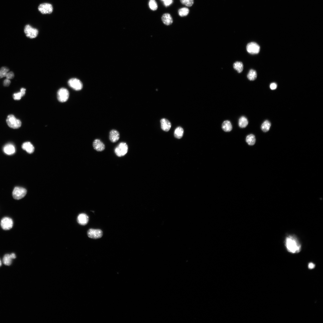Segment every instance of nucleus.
<instances>
[{"mask_svg":"<svg viewBox=\"0 0 323 323\" xmlns=\"http://www.w3.org/2000/svg\"><path fill=\"white\" fill-rule=\"evenodd\" d=\"M11 84V81L9 79H6L4 81V86H9Z\"/></svg>","mask_w":323,"mask_h":323,"instance_id":"35","label":"nucleus"},{"mask_svg":"<svg viewBox=\"0 0 323 323\" xmlns=\"http://www.w3.org/2000/svg\"><path fill=\"white\" fill-rule=\"evenodd\" d=\"M77 221L80 225H85L87 224L89 221V217L86 214L82 213L78 217Z\"/></svg>","mask_w":323,"mask_h":323,"instance_id":"14","label":"nucleus"},{"mask_svg":"<svg viewBox=\"0 0 323 323\" xmlns=\"http://www.w3.org/2000/svg\"><path fill=\"white\" fill-rule=\"evenodd\" d=\"M315 266V264L312 263H309L308 265V268L310 270L314 268Z\"/></svg>","mask_w":323,"mask_h":323,"instance_id":"36","label":"nucleus"},{"mask_svg":"<svg viewBox=\"0 0 323 323\" xmlns=\"http://www.w3.org/2000/svg\"><path fill=\"white\" fill-rule=\"evenodd\" d=\"M24 32L26 36L31 39L36 38L38 35L39 32L38 29L33 27L29 24L25 26Z\"/></svg>","mask_w":323,"mask_h":323,"instance_id":"3","label":"nucleus"},{"mask_svg":"<svg viewBox=\"0 0 323 323\" xmlns=\"http://www.w3.org/2000/svg\"><path fill=\"white\" fill-rule=\"evenodd\" d=\"M162 1H164V5L166 7L170 5L173 2V0H162Z\"/></svg>","mask_w":323,"mask_h":323,"instance_id":"33","label":"nucleus"},{"mask_svg":"<svg viewBox=\"0 0 323 323\" xmlns=\"http://www.w3.org/2000/svg\"><path fill=\"white\" fill-rule=\"evenodd\" d=\"M270 88L272 90H275L277 88V85L275 83H272L270 84Z\"/></svg>","mask_w":323,"mask_h":323,"instance_id":"34","label":"nucleus"},{"mask_svg":"<svg viewBox=\"0 0 323 323\" xmlns=\"http://www.w3.org/2000/svg\"><path fill=\"white\" fill-rule=\"evenodd\" d=\"M181 3L188 7L192 6L194 4V0H180Z\"/></svg>","mask_w":323,"mask_h":323,"instance_id":"31","label":"nucleus"},{"mask_svg":"<svg viewBox=\"0 0 323 323\" xmlns=\"http://www.w3.org/2000/svg\"><path fill=\"white\" fill-rule=\"evenodd\" d=\"M68 84L71 88L77 91L81 90L83 88V84L81 82L76 78H72L68 81Z\"/></svg>","mask_w":323,"mask_h":323,"instance_id":"9","label":"nucleus"},{"mask_svg":"<svg viewBox=\"0 0 323 323\" xmlns=\"http://www.w3.org/2000/svg\"><path fill=\"white\" fill-rule=\"evenodd\" d=\"M26 91V89H25L22 88L20 90V92L14 93L13 95V98L14 100H20L21 98L25 94Z\"/></svg>","mask_w":323,"mask_h":323,"instance_id":"21","label":"nucleus"},{"mask_svg":"<svg viewBox=\"0 0 323 323\" xmlns=\"http://www.w3.org/2000/svg\"><path fill=\"white\" fill-rule=\"evenodd\" d=\"M2 265V262L1 259H0V267H1Z\"/></svg>","mask_w":323,"mask_h":323,"instance_id":"38","label":"nucleus"},{"mask_svg":"<svg viewBox=\"0 0 323 323\" xmlns=\"http://www.w3.org/2000/svg\"><path fill=\"white\" fill-rule=\"evenodd\" d=\"M222 128L225 132H229L231 131L232 128L231 123L228 120L225 121L222 123Z\"/></svg>","mask_w":323,"mask_h":323,"instance_id":"19","label":"nucleus"},{"mask_svg":"<svg viewBox=\"0 0 323 323\" xmlns=\"http://www.w3.org/2000/svg\"><path fill=\"white\" fill-rule=\"evenodd\" d=\"M248 124V121L247 119L244 116L241 117L239 121V125L242 128H246Z\"/></svg>","mask_w":323,"mask_h":323,"instance_id":"23","label":"nucleus"},{"mask_svg":"<svg viewBox=\"0 0 323 323\" xmlns=\"http://www.w3.org/2000/svg\"><path fill=\"white\" fill-rule=\"evenodd\" d=\"M271 126L270 122L268 120H266L262 124L261 128L263 132H267L269 130Z\"/></svg>","mask_w":323,"mask_h":323,"instance_id":"27","label":"nucleus"},{"mask_svg":"<svg viewBox=\"0 0 323 323\" xmlns=\"http://www.w3.org/2000/svg\"><path fill=\"white\" fill-rule=\"evenodd\" d=\"M93 146L95 150L98 152L103 151L105 148L104 144L99 139H96L94 140Z\"/></svg>","mask_w":323,"mask_h":323,"instance_id":"12","label":"nucleus"},{"mask_svg":"<svg viewBox=\"0 0 323 323\" xmlns=\"http://www.w3.org/2000/svg\"><path fill=\"white\" fill-rule=\"evenodd\" d=\"M9 70L6 67H3L0 69V79L6 77V74Z\"/></svg>","mask_w":323,"mask_h":323,"instance_id":"29","label":"nucleus"},{"mask_svg":"<svg viewBox=\"0 0 323 323\" xmlns=\"http://www.w3.org/2000/svg\"><path fill=\"white\" fill-rule=\"evenodd\" d=\"M162 20L163 23L167 26L170 25L173 22V18L171 15L169 13L164 14L162 17Z\"/></svg>","mask_w":323,"mask_h":323,"instance_id":"17","label":"nucleus"},{"mask_svg":"<svg viewBox=\"0 0 323 323\" xmlns=\"http://www.w3.org/2000/svg\"><path fill=\"white\" fill-rule=\"evenodd\" d=\"M234 69L239 73H241L244 69V65L242 62L240 61L235 62L233 65Z\"/></svg>","mask_w":323,"mask_h":323,"instance_id":"22","label":"nucleus"},{"mask_svg":"<svg viewBox=\"0 0 323 323\" xmlns=\"http://www.w3.org/2000/svg\"><path fill=\"white\" fill-rule=\"evenodd\" d=\"M246 48L247 52L249 53L252 55H256L259 53L260 48L257 43L254 42H252L247 44Z\"/></svg>","mask_w":323,"mask_h":323,"instance_id":"8","label":"nucleus"},{"mask_svg":"<svg viewBox=\"0 0 323 323\" xmlns=\"http://www.w3.org/2000/svg\"><path fill=\"white\" fill-rule=\"evenodd\" d=\"M6 122L9 127L14 129L19 128L21 127L22 124L21 121L16 119L13 115L8 116Z\"/></svg>","mask_w":323,"mask_h":323,"instance_id":"2","label":"nucleus"},{"mask_svg":"<svg viewBox=\"0 0 323 323\" xmlns=\"http://www.w3.org/2000/svg\"><path fill=\"white\" fill-rule=\"evenodd\" d=\"M128 147L125 143H120L115 148V152L119 157H121L126 155L128 152Z\"/></svg>","mask_w":323,"mask_h":323,"instance_id":"4","label":"nucleus"},{"mask_svg":"<svg viewBox=\"0 0 323 323\" xmlns=\"http://www.w3.org/2000/svg\"><path fill=\"white\" fill-rule=\"evenodd\" d=\"M22 148L29 154L32 153L34 151V148L33 145L29 142L24 143L22 145Z\"/></svg>","mask_w":323,"mask_h":323,"instance_id":"18","label":"nucleus"},{"mask_svg":"<svg viewBox=\"0 0 323 323\" xmlns=\"http://www.w3.org/2000/svg\"><path fill=\"white\" fill-rule=\"evenodd\" d=\"M38 9L42 14H51L53 13V5L51 4L44 3L39 6Z\"/></svg>","mask_w":323,"mask_h":323,"instance_id":"5","label":"nucleus"},{"mask_svg":"<svg viewBox=\"0 0 323 323\" xmlns=\"http://www.w3.org/2000/svg\"><path fill=\"white\" fill-rule=\"evenodd\" d=\"M57 96L59 102L64 103L68 100L69 96V93L66 89L61 88L58 90Z\"/></svg>","mask_w":323,"mask_h":323,"instance_id":"7","label":"nucleus"},{"mask_svg":"<svg viewBox=\"0 0 323 323\" xmlns=\"http://www.w3.org/2000/svg\"><path fill=\"white\" fill-rule=\"evenodd\" d=\"M285 244L288 251L291 253H298L301 251V245L294 236L289 235L287 237Z\"/></svg>","mask_w":323,"mask_h":323,"instance_id":"1","label":"nucleus"},{"mask_svg":"<svg viewBox=\"0 0 323 323\" xmlns=\"http://www.w3.org/2000/svg\"><path fill=\"white\" fill-rule=\"evenodd\" d=\"M4 151L6 154L10 155L13 154L15 152V149L13 145L8 144L6 145L4 148Z\"/></svg>","mask_w":323,"mask_h":323,"instance_id":"15","label":"nucleus"},{"mask_svg":"<svg viewBox=\"0 0 323 323\" xmlns=\"http://www.w3.org/2000/svg\"><path fill=\"white\" fill-rule=\"evenodd\" d=\"M27 190L24 188L15 187L14 189L12 195L15 199L18 200L23 198L26 195Z\"/></svg>","mask_w":323,"mask_h":323,"instance_id":"6","label":"nucleus"},{"mask_svg":"<svg viewBox=\"0 0 323 323\" xmlns=\"http://www.w3.org/2000/svg\"><path fill=\"white\" fill-rule=\"evenodd\" d=\"M161 127L162 129L165 131H169L171 127V124L170 122L166 119H163L160 120Z\"/></svg>","mask_w":323,"mask_h":323,"instance_id":"16","label":"nucleus"},{"mask_svg":"<svg viewBox=\"0 0 323 323\" xmlns=\"http://www.w3.org/2000/svg\"><path fill=\"white\" fill-rule=\"evenodd\" d=\"M11 256L12 258L13 259H15L16 258V256L15 254L14 253H12L11 254Z\"/></svg>","mask_w":323,"mask_h":323,"instance_id":"37","label":"nucleus"},{"mask_svg":"<svg viewBox=\"0 0 323 323\" xmlns=\"http://www.w3.org/2000/svg\"><path fill=\"white\" fill-rule=\"evenodd\" d=\"M190 12L189 9L187 8H183L179 9L178 14L180 16L183 17L187 16Z\"/></svg>","mask_w":323,"mask_h":323,"instance_id":"28","label":"nucleus"},{"mask_svg":"<svg viewBox=\"0 0 323 323\" xmlns=\"http://www.w3.org/2000/svg\"><path fill=\"white\" fill-rule=\"evenodd\" d=\"M246 141L247 143L249 145H253L255 144L256 142L255 136L253 134L248 135L246 136Z\"/></svg>","mask_w":323,"mask_h":323,"instance_id":"20","label":"nucleus"},{"mask_svg":"<svg viewBox=\"0 0 323 323\" xmlns=\"http://www.w3.org/2000/svg\"><path fill=\"white\" fill-rule=\"evenodd\" d=\"M87 234L89 238L94 239H100L103 235V231L99 229H90Z\"/></svg>","mask_w":323,"mask_h":323,"instance_id":"11","label":"nucleus"},{"mask_svg":"<svg viewBox=\"0 0 323 323\" xmlns=\"http://www.w3.org/2000/svg\"><path fill=\"white\" fill-rule=\"evenodd\" d=\"M184 131L182 128L179 127L176 129L174 132L175 137L178 139H180L183 137Z\"/></svg>","mask_w":323,"mask_h":323,"instance_id":"25","label":"nucleus"},{"mask_svg":"<svg viewBox=\"0 0 323 323\" xmlns=\"http://www.w3.org/2000/svg\"><path fill=\"white\" fill-rule=\"evenodd\" d=\"M149 6L153 11L156 10L158 8L157 4L155 0H150L149 2Z\"/></svg>","mask_w":323,"mask_h":323,"instance_id":"30","label":"nucleus"},{"mask_svg":"<svg viewBox=\"0 0 323 323\" xmlns=\"http://www.w3.org/2000/svg\"><path fill=\"white\" fill-rule=\"evenodd\" d=\"M120 138L119 132L116 130H112L110 133L109 139L113 143L117 142Z\"/></svg>","mask_w":323,"mask_h":323,"instance_id":"13","label":"nucleus"},{"mask_svg":"<svg viewBox=\"0 0 323 323\" xmlns=\"http://www.w3.org/2000/svg\"><path fill=\"white\" fill-rule=\"evenodd\" d=\"M14 77V73L12 72H8L6 76V79H13Z\"/></svg>","mask_w":323,"mask_h":323,"instance_id":"32","label":"nucleus"},{"mask_svg":"<svg viewBox=\"0 0 323 323\" xmlns=\"http://www.w3.org/2000/svg\"><path fill=\"white\" fill-rule=\"evenodd\" d=\"M1 226L2 228L5 230L11 229L13 225V220L10 218L6 217L3 218L1 221Z\"/></svg>","mask_w":323,"mask_h":323,"instance_id":"10","label":"nucleus"},{"mask_svg":"<svg viewBox=\"0 0 323 323\" xmlns=\"http://www.w3.org/2000/svg\"><path fill=\"white\" fill-rule=\"evenodd\" d=\"M257 77V73L256 71L254 70H251L247 75V78L251 81L255 80Z\"/></svg>","mask_w":323,"mask_h":323,"instance_id":"24","label":"nucleus"},{"mask_svg":"<svg viewBox=\"0 0 323 323\" xmlns=\"http://www.w3.org/2000/svg\"><path fill=\"white\" fill-rule=\"evenodd\" d=\"M12 259L11 254H6L3 258V262L5 265L9 266L12 263Z\"/></svg>","mask_w":323,"mask_h":323,"instance_id":"26","label":"nucleus"}]
</instances>
